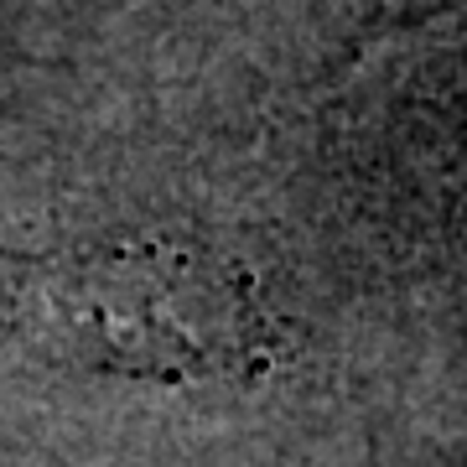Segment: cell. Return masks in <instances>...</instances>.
<instances>
[{
    "label": "cell",
    "mask_w": 467,
    "mask_h": 467,
    "mask_svg": "<svg viewBox=\"0 0 467 467\" xmlns=\"http://www.w3.org/2000/svg\"><path fill=\"white\" fill-rule=\"evenodd\" d=\"M16 322L47 358L156 384L250 374L260 306L213 250L156 239L42 265L11 291Z\"/></svg>",
    "instance_id": "obj_1"
}]
</instances>
